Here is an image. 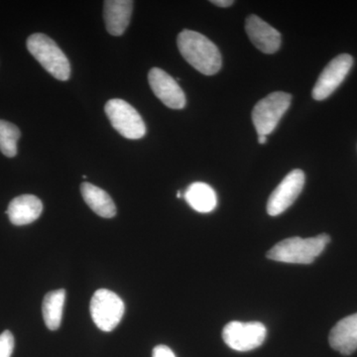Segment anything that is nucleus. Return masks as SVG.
Masks as SVG:
<instances>
[{
	"instance_id": "obj_1",
	"label": "nucleus",
	"mask_w": 357,
	"mask_h": 357,
	"mask_svg": "<svg viewBox=\"0 0 357 357\" xmlns=\"http://www.w3.org/2000/svg\"><path fill=\"white\" fill-rule=\"evenodd\" d=\"M177 44L181 55L202 74L213 76L222 68L220 50L201 33L184 30L178 34Z\"/></svg>"
},
{
	"instance_id": "obj_2",
	"label": "nucleus",
	"mask_w": 357,
	"mask_h": 357,
	"mask_svg": "<svg viewBox=\"0 0 357 357\" xmlns=\"http://www.w3.org/2000/svg\"><path fill=\"white\" fill-rule=\"evenodd\" d=\"M330 241V236L326 234L311 238L291 237L284 239L270 249L267 257L278 262L311 264L323 253Z\"/></svg>"
},
{
	"instance_id": "obj_3",
	"label": "nucleus",
	"mask_w": 357,
	"mask_h": 357,
	"mask_svg": "<svg viewBox=\"0 0 357 357\" xmlns=\"http://www.w3.org/2000/svg\"><path fill=\"white\" fill-rule=\"evenodd\" d=\"M27 49L51 76L59 81H68L70 65L64 52L55 41L42 33H35L27 39Z\"/></svg>"
},
{
	"instance_id": "obj_4",
	"label": "nucleus",
	"mask_w": 357,
	"mask_h": 357,
	"mask_svg": "<svg viewBox=\"0 0 357 357\" xmlns=\"http://www.w3.org/2000/svg\"><path fill=\"white\" fill-rule=\"evenodd\" d=\"M292 102V96L284 91H274L256 103L252 121L258 135L272 133Z\"/></svg>"
},
{
	"instance_id": "obj_5",
	"label": "nucleus",
	"mask_w": 357,
	"mask_h": 357,
	"mask_svg": "<svg viewBox=\"0 0 357 357\" xmlns=\"http://www.w3.org/2000/svg\"><path fill=\"white\" fill-rule=\"evenodd\" d=\"M105 114L112 128L128 139H140L146 133V126L142 117L132 105L121 98H114L107 102Z\"/></svg>"
},
{
	"instance_id": "obj_6",
	"label": "nucleus",
	"mask_w": 357,
	"mask_h": 357,
	"mask_svg": "<svg viewBox=\"0 0 357 357\" xmlns=\"http://www.w3.org/2000/svg\"><path fill=\"white\" fill-rule=\"evenodd\" d=\"M91 314L93 323L102 332H112L121 323L126 306L123 301L107 289H100L91 301Z\"/></svg>"
},
{
	"instance_id": "obj_7",
	"label": "nucleus",
	"mask_w": 357,
	"mask_h": 357,
	"mask_svg": "<svg viewBox=\"0 0 357 357\" xmlns=\"http://www.w3.org/2000/svg\"><path fill=\"white\" fill-rule=\"evenodd\" d=\"M266 335V328L259 321H230L222 331L225 344L241 352L257 349L264 342Z\"/></svg>"
},
{
	"instance_id": "obj_8",
	"label": "nucleus",
	"mask_w": 357,
	"mask_h": 357,
	"mask_svg": "<svg viewBox=\"0 0 357 357\" xmlns=\"http://www.w3.org/2000/svg\"><path fill=\"white\" fill-rule=\"evenodd\" d=\"M304 185V172L299 169L291 171L270 195L267 203L268 215L277 217L287 211L300 196Z\"/></svg>"
},
{
	"instance_id": "obj_9",
	"label": "nucleus",
	"mask_w": 357,
	"mask_h": 357,
	"mask_svg": "<svg viewBox=\"0 0 357 357\" xmlns=\"http://www.w3.org/2000/svg\"><path fill=\"white\" fill-rule=\"evenodd\" d=\"M352 65L354 58L349 54H342L333 59L319 75L318 81L312 89V98L316 100L328 98L344 82Z\"/></svg>"
},
{
	"instance_id": "obj_10",
	"label": "nucleus",
	"mask_w": 357,
	"mask_h": 357,
	"mask_svg": "<svg viewBox=\"0 0 357 357\" xmlns=\"http://www.w3.org/2000/svg\"><path fill=\"white\" fill-rule=\"evenodd\" d=\"M150 88L154 95L166 107L172 109H182L185 105V96L177 82L165 70L160 68H152L148 74Z\"/></svg>"
},
{
	"instance_id": "obj_11",
	"label": "nucleus",
	"mask_w": 357,
	"mask_h": 357,
	"mask_svg": "<svg viewBox=\"0 0 357 357\" xmlns=\"http://www.w3.org/2000/svg\"><path fill=\"white\" fill-rule=\"evenodd\" d=\"M245 31L258 50L265 54H274L281 46V34L256 15L248 16Z\"/></svg>"
},
{
	"instance_id": "obj_12",
	"label": "nucleus",
	"mask_w": 357,
	"mask_h": 357,
	"mask_svg": "<svg viewBox=\"0 0 357 357\" xmlns=\"http://www.w3.org/2000/svg\"><path fill=\"white\" fill-rule=\"evenodd\" d=\"M333 349L349 356L357 349V312L340 319L328 337Z\"/></svg>"
},
{
	"instance_id": "obj_13",
	"label": "nucleus",
	"mask_w": 357,
	"mask_h": 357,
	"mask_svg": "<svg viewBox=\"0 0 357 357\" xmlns=\"http://www.w3.org/2000/svg\"><path fill=\"white\" fill-rule=\"evenodd\" d=\"M134 2L131 0H107L103 17L107 32L112 36H121L128 29L132 15Z\"/></svg>"
},
{
	"instance_id": "obj_14",
	"label": "nucleus",
	"mask_w": 357,
	"mask_h": 357,
	"mask_svg": "<svg viewBox=\"0 0 357 357\" xmlns=\"http://www.w3.org/2000/svg\"><path fill=\"white\" fill-rule=\"evenodd\" d=\"M42 211L43 204L41 199L33 195H22L10 202L6 213L13 225L21 227L38 220Z\"/></svg>"
},
{
	"instance_id": "obj_15",
	"label": "nucleus",
	"mask_w": 357,
	"mask_h": 357,
	"mask_svg": "<svg viewBox=\"0 0 357 357\" xmlns=\"http://www.w3.org/2000/svg\"><path fill=\"white\" fill-rule=\"evenodd\" d=\"M81 192L84 202L96 215L105 218H112L116 215L114 199L100 188L84 182L81 185Z\"/></svg>"
},
{
	"instance_id": "obj_16",
	"label": "nucleus",
	"mask_w": 357,
	"mask_h": 357,
	"mask_svg": "<svg viewBox=\"0 0 357 357\" xmlns=\"http://www.w3.org/2000/svg\"><path fill=\"white\" fill-rule=\"evenodd\" d=\"M185 199L190 206L199 213H211L217 208V194L206 183L197 182L189 185L185 192Z\"/></svg>"
},
{
	"instance_id": "obj_17",
	"label": "nucleus",
	"mask_w": 357,
	"mask_h": 357,
	"mask_svg": "<svg viewBox=\"0 0 357 357\" xmlns=\"http://www.w3.org/2000/svg\"><path fill=\"white\" fill-rule=\"evenodd\" d=\"M66 300L64 289L51 291L44 297L42 311L45 325L50 331H57L62 323L63 311Z\"/></svg>"
},
{
	"instance_id": "obj_18",
	"label": "nucleus",
	"mask_w": 357,
	"mask_h": 357,
	"mask_svg": "<svg viewBox=\"0 0 357 357\" xmlns=\"http://www.w3.org/2000/svg\"><path fill=\"white\" fill-rule=\"evenodd\" d=\"M20 136V129L15 124L0 119V151L4 156L8 158L16 156Z\"/></svg>"
},
{
	"instance_id": "obj_19",
	"label": "nucleus",
	"mask_w": 357,
	"mask_h": 357,
	"mask_svg": "<svg viewBox=\"0 0 357 357\" xmlns=\"http://www.w3.org/2000/svg\"><path fill=\"white\" fill-rule=\"evenodd\" d=\"M14 351V337L9 331L0 335V357H11Z\"/></svg>"
},
{
	"instance_id": "obj_20",
	"label": "nucleus",
	"mask_w": 357,
	"mask_h": 357,
	"mask_svg": "<svg viewBox=\"0 0 357 357\" xmlns=\"http://www.w3.org/2000/svg\"><path fill=\"white\" fill-rule=\"evenodd\" d=\"M152 357H176L170 347L166 345H158L153 349Z\"/></svg>"
},
{
	"instance_id": "obj_21",
	"label": "nucleus",
	"mask_w": 357,
	"mask_h": 357,
	"mask_svg": "<svg viewBox=\"0 0 357 357\" xmlns=\"http://www.w3.org/2000/svg\"><path fill=\"white\" fill-rule=\"evenodd\" d=\"M211 2L215 4V6L220 7H229L234 3V1H232V0H213V1Z\"/></svg>"
},
{
	"instance_id": "obj_22",
	"label": "nucleus",
	"mask_w": 357,
	"mask_h": 357,
	"mask_svg": "<svg viewBox=\"0 0 357 357\" xmlns=\"http://www.w3.org/2000/svg\"><path fill=\"white\" fill-rule=\"evenodd\" d=\"M267 142V137L265 135H258V143L265 144Z\"/></svg>"
},
{
	"instance_id": "obj_23",
	"label": "nucleus",
	"mask_w": 357,
	"mask_h": 357,
	"mask_svg": "<svg viewBox=\"0 0 357 357\" xmlns=\"http://www.w3.org/2000/svg\"><path fill=\"white\" fill-rule=\"evenodd\" d=\"M181 197H182V195H181V192H180V191H178V192H177V198L180 199V198H181Z\"/></svg>"
}]
</instances>
